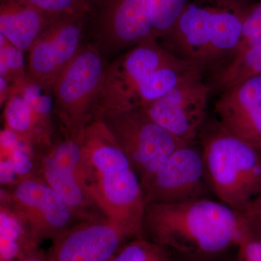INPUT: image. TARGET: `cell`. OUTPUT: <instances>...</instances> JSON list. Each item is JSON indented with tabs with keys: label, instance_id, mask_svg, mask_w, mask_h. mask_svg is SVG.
Segmentation results:
<instances>
[{
	"label": "cell",
	"instance_id": "7a4b0ae2",
	"mask_svg": "<svg viewBox=\"0 0 261 261\" xmlns=\"http://www.w3.org/2000/svg\"><path fill=\"white\" fill-rule=\"evenodd\" d=\"M81 144L86 185L94 203L130 236L145 237V202L140 178L99 118L86 127Z\"/></svg>",
	"mask_w": 261,
	"mask_h": 261
},
{
	"label": "cell",
	"instance_id": "8fae6325",
	"mask_svg": "<svg viewBox=\"0 0 261 261\" xmlns=\"http://www.w3.org/2000/svg\"><path fill=\"white\" fill-rule=\"evenodd\" d=\"M145 206L210 198L212 194L200 148L185 144L142 185Z\"/></svg>",
	"mask_w": 261,
	"mask_h": 261
},
{
	"label": "cell",
	"instance_id": "4316f807",
	"mask_svg": "<svg viewBox=\"0 0 261 261\" xmlns=\"http://www.w3.org/2000/svg\"><path fill=\"white\" fill-rule=\"evenodd\" d=\"M9 161L17 176H27L32 172L34 164L25 148L15 149L10 152Z\"/></svg>",
	"mask_w": 261,
	"mask_h": 261
},
{
	"label": "cell",
	"instance_id": "4fadbf2b",
	"mask_svg": "<svg viewBox=\"0 0 261 261\" xmlns=\"http://www.w3.org/2000/svg\"><path fill=\"white\" fill-rule=\"evenodd\" d=\"M132 239L105 216L82 220L53 239L46 261H110Z\"/></svg>",
	"mask_w": 261,
	"mask_h": 261
},
{
	"label": "cell",
	"instance_id": "f546056e",
	"mask_svg": "<svg viewBox=\"0 0 261 261\" xmlns=\"http://www.w3.org/2000/svg\"><path fill=\"white\" fill-rule=\"evenodd\" d=\"M16 176V173H15L9 160L0 161V184L1 185L13 183Z\"/></svg>",
	"mask_w": 261,
	"mask_h": 261
},
{
	"label": "cell",
	"instance_id": "3957f363",
	"mask_svg": "<svg viewBox=\"0 0 261 261\" xmlns=\"http://www.w3.org/2000/svg\"><path fill=\"white\" fill-rule=\"evenodd\" d=\"M249 5V0H190L161 45L202 74H214L238 47Z\"/></svg>",
	"mask_w": 261,
	"mask_h": 261
},
{
	"label": "cell",
	"instance_id": "7c38bea8",
	"mask_svg": "<svg viewBox=\"0 0 261 261\" xmlns=\"http://www.w3.org/2000/svg\"><path fill=\"white\" fill-rule=\"evenodd\" d=\"M40 178L61 197L80 220L105 216L89 195L81 141L64 140L43 151Z\"/></svg>",
	"mask_w": 261,
	"mask_h": 261
},
{
	"label": "cell",
	"instance_id": "52a82bcc",
	"mask_svg": "<svg viewBox=\"0 0 261 261\" xmlns=\"http://www.w3.org/2000/svg\"><path fill=\"white\" fill-rule=\"evenodd\" d=\"M154 39H148L106 65L95 118L105 113L137 106L139 84L174 57Z\"/></svg>",
	"mask_w": 261,
	"mask_h": 261
},
{
	"label": "cell",
	"instance_id": "836d02e7",
	"mask_svg": "<svg viewBox=\"0 0 261 261\" xmlns=\"http://www.w3.org/2000/svg\"><path fill=\"white\" fill-rule=\"evenodd\" d=\"M179 261H190V260H178ZM200 261H219V258L217 259H214V260H200Z\"/></svg>",
	"mask_w": 261,
	"mask_h": 261
},
{
	"label": "cell",
	"instance_id": "e0dca14e",
	"mask_svg": "<svg viewBox=\"0 0 261 261\" xmlns=\"http://www.w3.org/2000/svg\"><path fill=\"white\" fill-rule=\"evenodd\" d=\"M195 69H197L195 65L173 57L171 61L147 75L139 84L137 107H142L163 97Z\"/></svg>",
	"mask_w": 261,
	"mask_h": 261
},
{
	"label": "cell",
	"instance_id": "ffe728a7",
	"mask_svg": "<svg viewBox=\"0 0 261 261\" xmlns=\"http://www.w3.org/2000/svg\"><path fill=\"white\" fill-rule=\"evenodd\" d=\"M190 0H149L152 34L156 40L171 32Z\"/></svg>",
	"mask_w": 261,
	"mask_h": 261
},
{
	"label": "cell",
	"instance_id": "ba28073f",
	"mask_svg": "<svg viewBox=\"0 0 261 261\" xmlns=\"http://www.w3.org/2000/svg\"><path fill=\"white\" fill-rule=\"evenodd\" d=\"M89 14L51 17L29 49L27 76L51 93L62 72L80 50Z\"/></svg>",
	"mask_w": 261,
	"mask_h": 261
},
{
	"label": "cell",
	"instance_id": "ac0fdd59",
	"mask_svg": "<svg viewBox=\"0 0 261 261\" xmlns=\"http://www.w3.org/2000/svg\"><path fill=\"white\" fill-rule=\"evenodd\" d=\"M261 74V42L237 61L231 62L213 74L211 89L230 88L244 81Z\"/></svg>",
	"mask_w": 261,
	"mask_h": 261
},
{
	"label": "cell",
	"instance_id": "d6a6232c",
	"mask_svg": "<svg viewBox=\"0 0 261 261\" xmlns=\"http://www.w3.org/2000/svg\"><path fill=\"white\" fill-rule=\"evenodd\" d=\"M255 148L257 149V152H259V154H260L261 157V141L260 142H259L258 145L256 146V147H255Z\"/></svg>",
	"mask_w": 261,
	"mask_h": 261
},
{
	"label": "cell",
	"instance_id": "d6986e66",
	"mask_svg": "<svg viewBox=\"0 0 261 261\" xmlns=\"http://www.w3.org/2000/svg\"><path fill=\"white\" fill-rule=\"evenodd\" d=\"M7 126L15 132L22 142L39 147V138L34 114L28 102L18 89H10L5 109Z\"/></svg>",
	"mask_w": 261,
	"mask_h": 261
},
{
	"label": "cell",
	"instance_id": "9a60e30c",
	"mask_svg": "<svg viewBox=\"0 0 261 261\" xmlns=\"http://www.w3.org/2000/svg\"><path fill=\"white\" fill-rule=\"evenodd\" d=\"M216 120L225 130L256 147L261 141V74L222 91Z\"/></svg>",
	"mask_w": 261,
	"mask_h": 261
},
{
	"label": "cell",
	"instance_id": "cb8c5ba5",
	"mask_svg": "<svg viewBox=\"0 0 261 261\" xmlns=\"http://www.w3.org/2000/svg\"><path fill=\"white\" fill-rule=\"evenodd\" d=\"M238 261H261V235L247 226L239 240Z\"/></svg>",
	"mask_w": 261,
	"mask_h": 261
},
{
	"label": "cell",
	"instance_id": "f1b7e54d",
	"mask_svg": "<svg viewBox=\"0 0 261 261\" xmlns=\"http://www.w3.org/2000/svg\"><path fill=\"white\" fill-rule=\"evenodd\" d=\"M0 147L10 152L16 149L25 148L18 135L8 128L0 132Z\"/></svg>",
	"mask_w": 261,
	"mask_h": 261
},
{
	"label": "cell",
	"instance_id": "d4e9b609",
	"mask_svg": "<svg viewBox=\"0 0 261 261\" xmlns=\"http://www.w3.org/2000/svg\"><path fill=\"white\" fill-rule=\"evenodd\" d=\"M240 215L251 231L261 235V194L255 197Z\"/></svg>",
	"mask_w": 261,
	"mask_h": 261
},
{
	"label": "cell",
	"instance_id": "1f68e13d",
	"mask_svg": "<svg viewBox=\"0 0 261 261\" xmlns=\"http://www.w3.org/2000/svg\"><path fill=\"white\" fill-rule=\"evenodd\" d=\"M8 44H10V43L8 42V39L5 38V36L0 32V48L5 47Z\"/></svg>",
	"mask_w": 261,
	"mask_h": 261
},
{
	"label": "cell",
	"instance_id": "5b68a950",
	"mask_svg": "<svg viewBox=\"0 0 261 261\" xmlns=\"http://www.w3.org/2000/svg\"><path fill=\"white\" fill-rule=\"evenodd\" d=\"M106 65L99 48L82 46L53 86V112L65 137L81 141L86 127L95 118Z\"/></svg>",
	"mask_w": 261,
	"mask_h": 261
},
{
	"label": "cell",
	"instance_id": "83f0119b",
	"mask_svg": "<svg viewBox=\"0 0 261 261\" xmlns=\"http://www.w3.org/2000/svg\"><path fill=\"white\" fill-rule=\"evenodd\" d=\"M18 240L0 233V261L13 260L20 252Z\"/></svg>",
	"mask_w": 261,
	"mask_h": 261
},
{
	"label": "cell",
	"instance_id": "277c9868",
	"mask_svg": "<svg viewBox=\"0 0 261 261\" xmlns=\"http://www.w3.org/2000/svg\"><path fill=\"white\" fill-rule=\"evenodd\" d=\"M198 137L213 195L242 214L261 194L260 154L255 147L225 130L216 120L207 124L205 122Z\"/></svg>",
	"mask_w": 261,
	"mask_h": 261
},
{
	"label": "cell",
	"instance_id": "484cf974",
	"mask_svg": "<svg viewBox=\"0 0 261 261\" xmlns=\"http://www.w3.org/2000/svg\"><path fill=\"white\" fill-rule=\"evenodd\" d=\"M24 226L13 215L0 212V233L20 241L25 235Z\"/></svg>",
	"mask_w": 261,
	"mask_h": 261
},
{
	"label": "cell",
	"instance_id": "8992f818",
	"mask_svg": "<svg viewBox=\"0 0 261 261\" xmlns=\"http://www.w3.org/2000/svg\"><path fill=\"white\" fill-rule=\"evenodd\" d=\"M105 123L126 154L142 185L185 142L152 121L140 107L103 113Z\"/></svg>",
	"mask_w": 261,
	"mask_h": 261
},
{
	"label": "cell",
	"instance_id": "603a6c76",
	"mask_svg": "<svg viewBox=\"0 0 261 261\" xmlns=\"http://www.w3.org/2000/svg\"><path fill=\"white\" fill-rule=\"evenodd\" d=\"M49 17L89 14L92 0H27Z\"/></svg>",
	"mask_w": 261,
	"mask_h": 261
},
{
	"label": "cell",
	"instance_id": "7402d4cb",
	"mask_svg": "<svg viewBox=\"0 0 261 261\" xmlns=\"http://www.w3.org/2000/svg\"><path fill=\"white\" fill-rule=\"evenodd\" d=\"M23 53L11 44L0 48V76L13 85L27 76Z\"/></svg>",
	"mask_w": 261,
	"mask_h": 261
},
{
	"label": "cell",
	"instance_id": "e575fe53",
	"mask_svg": "<svg viewBox=\"0 0 261 261\" xmlns=\"http://www.w3.org/2000/svg\"><path fill=\"white\" fill-rule=\"evenodd\" d=\"M1 200H2V196H1V194H0V203H1Z\"/></svg>",
	"mask_w": 261,
	"mask_h": 261
},
{
	"label": "cell",
	"instance_id": "9c48e42d",
	"mask_svg": "<svg viewBox=\"0 0 261 261\" xmlns=\"http://www.w3.org/2000/svg\"><path fill=\"white\" fill-rule=\"evenodd\" d=\"M211 91L203 74L195 69L168 93L140 108L178 140L195 143L206 121Z\"/></svg>",
	"mask_w": 261,
	"mask_h": 261
},
{
	"label": "cell",
	"instance_id": "44dd1931",
	"mask_svg": "<svg viewBox=\"0 0 261 261\" xmlns=\"http://www.w3.org/2000/svg\"><path fill=\"white\" fill-rule=\"evenodd\" d=\"M171 259L162 247L141 237L123 244L110 261H171Z\"/></svg>",
	"mask_w": 261,
	"mask_h": 261
},
{
	"label": "cell",
	"instance_id": "4dcf8cb0",
	"mask_svg": "<svg viewBox=\"0 0 261 261\" xmlns=\"http://www.w3.org/2000/svg\"><path fill=\"white\" fill-rule=\"evenodd\" d=\"M21 261H46L45 252L35 250L29 252L28 255Z\"/></svg>",
	"mask_w": 261,
	"mask_h": 261
},
{
	"label": "cell",
	"instance_id": "5bb4252c",
	"mask_svg": "<svg viewBox=\"0 0 261 261\" xmlns=\"http://www.w3.org/2000/svg\"><path fill=\"white\" fill-rule=\"evenodd\" d=\"M13 197L27 221V238L32 248L36 249L42 240H53L82 221L40 177L19 182Z\"/></svg>",
	"mask_w": 261,
	"mask_h": 261
},
{
	"label": "cell",
	"instance_id": "30bf717a",
	"mask_svg": "<svg viewBox=\"0 0 261 261\" xmlns=\"http://www.w3.org/2000/svg\"><path fill=\"white\" fill-rule=\"evenodd\" d=\"M88 23L103 54L128 50L154 39L149 0H92Z\"/></svg>",
	"mask_w": 261,
	"mask_h": 261
},
{
	"label": "cell",
	"instance_id": "6da1fadb",
	"mask_svg": "<svg viewBox=\"0 0 261 261\" xmlns=\"http://www.w3.org/2000/svg\"><path fill=\"white\" fill-rule=\"evenodd\" d=\"M144 236L178 260L220 258L237 246L247 225L241 215L219 200L197 199L145 206Z\"/></svg>",
	"mask_w": 261,
	"mask_h": 261
},
{
	"label": "cell",
	"instance_id": "2e32d148",
	"mask_svg": "<svg viewBox=\"0 0 261 261\" xmlns=\"http://www.w3.org/2000/svg\"><path fill=\"white\" fill-rule=\"evenodd\" d=\"M50 18L27 0H0V32L20 50H29Z\"/></svg>",
	"mask_w": 261,
	"mask_h": 261
}]
</instances>
